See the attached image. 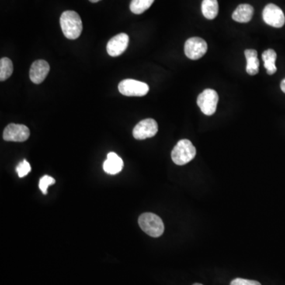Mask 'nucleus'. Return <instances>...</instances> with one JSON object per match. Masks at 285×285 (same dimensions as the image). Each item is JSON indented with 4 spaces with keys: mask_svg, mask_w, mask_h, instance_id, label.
I'll return each mask as SVG.
<instances>
[{
    "mask_svg": "<svg viewBox=\"0 0 285 285\" xmlns=\"http://www.w3.org/2000/svg\"><path fill=\"white\" fill-rule=\"evenodd\" d=\"M60 22L62 31L67 39L75 40L79 37L82 33L83 22L75 11H64L60 17Z\"/></svg>",
    "mask_w": 285,
    "mask_h": 285,
    "instance_id": "obj_1",
    "label": "nucleus"
},
{
    "mask_svg": "<svg viewBox=\"0 0 285 285\" xmlns=\"http://www.w3.org/2000/svg\"><path fill=\"white\" fill-rule=\"evenodd\" d=\"M196 154V148L190 140H181L174 147L171 158L176 165L183 166L192 161Z\"/></svg>",
    "mask_w": 285,
    "mask_h": 285,
    "instance_id": "obj_2",
    "label": "nucleus"
},
{
    "mask_svg": "<svg viewBox=\"0 0 285 285\" xmlns=\"http://www.w3.org/2000/svg\"><path fill=\"white\" fill-rule=\"evenodd\" d=\"M138 221L140 228L150 236L158 238L164 234V222L157 215L144 213L139 217Z\"/></svg>",
    "mask_w": 285,
    "mask_h": 285,
    "instance_id": "obj_3",
    "label": "nucleus"
},
{
    "mask_svg": "<svg viewBox=\"0 0 285 285\" xmlns=\"http://www.w3.org/2000/svg\"><path fill=\"white\" fill-rule=\"evenodd\" d=\"M118 89L120 94L125 96L143 97L149 91V86L145 83L129 78L119 84Z\"/></svg>",
    "mask_w": 285,
    "mask_h": 285,
    "instance_id": "obj_4",
    "label": "nucleus"
},
{
    "mask_svg": "<svg viewBox=\"0 0 285 285\" xmlns=\"http://www.w3.org/2000/svg\"><path fill=\"white\" fill-rule=\"evenodd\" d=\"M218 101V94L216 91L206 89L198 96L197 105L203 114L211 116L216 113Z\"/></svg>",
    "mask_w": 285,
    "mask_h": 285,
    "instance_id": "obj_5",
    "label": "nucleus"
},
{
    "mask_svg": "<svg viewBox=\"0 0 285 285\" xmlns=\"http://www.w3.org/2000/svg\"><path fill=\"white\" fill-rule=\"evenodd\" d=\"M207 51V43L200 37H191L185 42V56L190 60H196L202 58Z\"/></svg>",
    "mask_w": 285,
    "mask_h": 285,
    "instance_id": "obj_6",
    "label": "nucleus"
},
{
    "mask_svg": "<svg viewBox=\"0 0 285 285\" xmlns=\"http://www.w3.org/2000/svg\"><path fill=\"white\" fill-rule=\"evenodd\" d=\"M264 22L275 28H281L285 23V17L283 11L275 4H268L262 12Z\"/></svg>",
    "mask_w": 285,
    "mask_h": 285,
    "instance_id": "obj_7",
    "label": "nucleus"
},
{
    "mask_svg": "<svg viewBox=\"0 0 285 285\" xmlns=\"http://www.w3.org/2000/svg\"><path fill=\"white\" fill-rule=\"evenodd\" d=\"M158 124L154 119L147 118L139 122L134 129L133 135L136 140L151 138L158 133Z\"/></svg>",
    "mask_w": 285,
    "mask_h": 285,
    "instance_id": "obj_8",
    "label": "nucleus"
},
{
    "mask_svg": "<svg viewBox=\"0 0 285 285\" xmlns=\"http://www.w3.org/2000/svg\"><path fill=\"white\" fill-rule=\"evenodd\" d=\"M29 129L24 125L10 124L4 131V140L6 141L24 142L29 139Z\"/></svg>",
    "mask_w": 285,
    "mask_h": 285,
    "instance_id": "obj_9",
    "label": "nucleus"
},
{
    "mask_svg": "<svg viewBox=\"0 0 285 285\" xmlns=\"http://www.w3.org/2000/svg\"><path fill=\"white\" fill-rule=\"evenodd\" d=\"M129 37L126 33H120L113 36L106 46L108 54L111 57H118L125 53L129 46Z\"/></svg>",
    "mask_w": 285,
    "mask_h": 285,
    "instance_id": "obj_10",
    "label": "nucleus"
},
{
    "mask_svg": "<svg viewBox=\"0 0 285 285\" xmlns=\"http://www.w3.org/2000/svg\"><path fill=\"white\" fill-rule=\"evenodd\" d=\"M50 67L46 60H39L33 62L29 71V78L35 84H42L49 74Z\"/></svg>",
    "mask_w": 285,
    "mask_h": 285,
    "instance_id": "obj_11",
    "label": "nucleus"
},
{
    "mask_svg": "<svg viewBox=\"0 0 285 285\" xmlns=\"http://www.w3.org/2000/svg\"><path fill=\"white\" fill-rule=\"evenodd\" d=\"M124 167L123 160L116 153L109 152L103 164V169L109 175L119 174Z\"/></svg>",
    "mask_w": 285,
    "mask_h": 285,
    "instance_id": "obj_12",
    "label": "nucleus"
},
{
    "mask_svg": "<svg viewBox=\"0 0 285 285\" xmlns=\"http://www.w3.org/2000/svg\"><path fill=\"white\" fill-rule=\"evenodd\" d=\"M254 15V8L250 4H241L234 11L233 20L240 23H247L252 19Z\"/></svg>",
    "mask_w": 285,
    "mask_h": 285,
    "instance_id": "obj_13",
    "label": "nucleus"
},
{
    "mask_svg": "<svg viewBox=\"0 0 285 285\" xmlns=\"http://www.w3.org/2000/svg\"><path fill=\"white\" fill-rule=\"evenodd\" d=\"M245 57L247 59V72L251 75H255L259 71V60L258 58V53L255 49H247L245 51Z\"/></svg>",
    "mask_w": 285,
    "mask_h": 285,
    "instance_id": "obj_14",
    "label": "nucleus"
},
{
    "mask_svg": "<svg viewBox=\"0 0 285 285\" xmlns=\"http://www.w3.org/2000/svg\"><path fill=\"white\" fill-rule=\"evenodd\" d=\"M201 11L205 18L209 20H213L218 15V1L217 0H203Z\"/></svg>",
    "mask_w": 285,
    "mask_h": 285,
    "instance_id": "obj_15",
    "label": "nucleus"
},
{
    "mask_svg": "<svg viewBox=\"0 0 285 285\" xmlns=\"http://www.w3.org/2000/svg\"><path fill=\"white\" fill-rule=\"evenodd\" d=\"M276 57L277 56H276V52L273 49H268L262 53L264 66H265V69H266V71L269 75H273L277 71L276 64H275Z\"/></svg>",
    "mask_w": 285,
    "mask_h": 285,
    "instance_id": "obj_16",
    "label": "nucleus"
},
{
    "mask_svg": "<svg viewBox=\"0 0 285 285\" xmlns=\"http://www.w3.org/2000/svg\"><path fill=\"white\" fill-rule=\"evenodd\" d=\"M14 67L12 61L9 58L4 57L0 60V80L4 82L11 77L13 73Z\"/></svg>",
    "mask_w": 285,
    "mask_h": 285,
    "instance_id": "obj_17",
    "label": "nucleus"
},
{
    "mask_svg": "<svg viewBox=\"0 0 285 285\" xmlns=\"http://www.w3.org/2000/svg\"><path fill=\"white\" fill-rule=\"evenodd\" d=\"M154 1V0H132L130 10L133 13L140 15L149 9Z\"/></svg>",
    "mask_w": 285,
    "mask_h": 285,
    "instance_id": "obj_18",
    "label": "nucleus"
},
{
    "mask_svg": "<svg viewBox=\"0 0 285 285\" xmlns=\"http://www.w3.org/2000/svg\"><path fill=\"white\" fill-rule=\"evenodd\" d=\"M55 182H56V181H55L54 178L48 176V175H46V176L42 177L40 178V182H39V188H40L43 194H47L48 188L50 185H54Z\"/></svg>",
    "mask_w": 285,
    "mask_h": 285,
    "instance_id": "obj_19",
    "label": "nucleus"
},
{
    "mask_svg": "<svg viewBox=\"0 0 285 285\" xmlns=\"http://www.w3.org/2000/svg\"><path fill=\"white\" fill-rule=\"evenodd\" d=\"M30 165H29V162L26 160H23L16 167V171L19 178H23V177L26 176L30 172Z\"/></svg>",
    "mask_w": 285,
    "mask_h": 285,
    "instance_id": "obj_20",
    "label": "nucleus"
},
{
    "mask_svg": "<svg viewBox=\"0 0 285 285\" xmlns=\"http://www.w3.org/2000/svg\"><path fill=\"white\" fill-rule=\"evenodd\" d=\"M230 285H262L259 282L256 280H247V279H241V278H236L231 282Z\"/></svg>",
    "mask_w": 285,
    "mask_h": 285,
    "instance_id": "obj_21",
    "label": "nucleus"
},
{
    "mask_svg": "<svg viewBox=\"0 0 285 285\" xmlns=\"http://www.w3.org/2000/svg\"><path fill=\"white\" fill-rule=\"evenodd\" d=\"M280 88H281V91L285 94V78L280 84Z\"/></svg>",
    "mask_w": 285,
    "mask_h": 285,
    "instance_id": "obj_22",
    "label": "nucleus"
},
{
    "mask_svg": "<svg viewBox=\"0 0 285 285\" xmlns=\"http://www.w3.org/2000/svg\"><path fill=\"white\" fill-rule=\"evenodd\" d=\"M89 1L90 2L94 3V4H95V3L99 2V1H101V0H89Z\"/></svg>",
    "mask_w": 285,
    "mask_h": 285,
    "instance_id": "obj_23",
    "label": "nucleus"
},
{
    "mask_svg": "<svg viewBox=\"0 0 285 285\" xmlns=\"http://www.w3.org/2000/svg\"><path fill=\"white\" fill-rule=\"evenodd\" d=\"M193 285H203V284H201V283H194V284Z\"/></svg>",
    "mask_w": 285,
    "mask_h": 285,
    "instance_id": "obj_24",
    "label": "nucleus"
}]
</instances>
